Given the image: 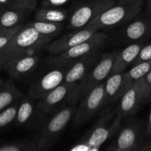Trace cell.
<instances>
[{"instance_id":"1","label":"cell","mask_w":151,"mask_h":151,"mask_svg":"<svg viewBox=\"0 0 151 151\" xmlns=\"http://www.w3.org/2000/svg\"><path fill=\"white\" fill-rule=\"evenodd\" d=\"M53 38L41 35L29 23L24 25L0 50V69L6 63L19 56L38 55Z\"/></svg>"},{"instance_id":"2","label":"cell","mask_w":151,"mask_h":151,"mask_svg":"<svg viewBox=\"0 0 151 151\" xmlns=\"http://www.w3.org/2000/svg\"><path fill=\"white\" fill-rule=\"evenodd\" d=\"M122 119L116 112V108L114 106L106 108L92 128L69 150H99L106 141L116 136L122 125Z\"/></svg>"},{"instance_id":"3","label":"cell","mask_w":151,"mask_h":151,"mask_svg":"<svg viewBox=\"0 0 151 151\" xmlns=\"http://www.w3.org/2000/svg\"><path fill=\"white\" fill-rule=\"evenodd\" d=\"M143 4L144 0H116L86 27L99 30L125 24L139 15Z\"/></svg>"},{"instance_id":"4","label":"cell","mask_w":151,"mask_h":151,"mask_svg":"<svg viewBox=\"0 0 151 151\" xmlns=\"http://www.w3.org/2000/svg\"><path fill=\"white\" fill-rule=\"evenodd\" d=\"M76 106L77 105L66 103L37 131L32 139L37 144L38 151L50 150L54 146L73 118Z\"/></svg>"},{"instance_id":"5","label":"cell","mask_w":151,"mask_h":151,"mask_svg":"<svg viewBox=\"0 0 151 151\" xmlns=\"http://www.w3.org/2000/svg\"><path fill=\"white\" fill-rule=\"evenodd\" d=\"M116 54V52L102 54L98 63L80 81L74 91L68 97L66 103L77 105L90 91L106 81L110 75Z\"/></svg>"},{"instance_id":"6","label":"cell","mask_w":151,"mask_h":151,"mask_svg":"<svg viewBox=\"0 0 151 151\" xmlns=\"http://www.w3.org/2000/svg\"><path fill=\"white\" fill-rule=\"evenodd\" d=\"M123 126H121L116 134V138L107 147L109 151L141 150L144 140L145 129L142 124L132 116L127 118Z\"/></svg>"},{"instance_id":"7","label":"cell","mask_w":151,"mask_h":151,"mask_svg":"<svg viewBox=\"0 0 151 151\" xmlns=\"http://www.w3.org/2000/svg\"><path fill=\"white\" fill-rule=\"evenodd\" d=\"M74 62H63L48 64V70L40 75L30 86L29 97L33 100H40L58 86L64 81L65 76Z\"/></svg>"},{"instance_id":"8","label":"cell","mask_w":151,"mask_h":151,"mask_svg":"<svg viewBox=\"0 0 151 151\" xmlns=\"http://www.w3.org/2000/svg\"><path fill=\"white\" fill-rule=\"evenodd\" d=\"M114 2L115 0H85L82 1L77 4L69 14L66 27L72 30L85 27Z\"/></svg>"},{"instance_id":"9","label":"cell","mask_w":151,"mask_h":151,"mask_svg":"<svg viewBox=\"0 0 151 151\" xmlns=\"http://www.w3.org/2000/svg\"><path fill=\"white\" fill-rule=\"evenodd\" d=\"M151 37V21L147 16L136 17L118 29L111 42L118 47H126L134 43L148 41Z\"/></svg>"},{"instance_id":"10","label":"cell","mask_w":151,"mask_h":151,"mask_svg":"<svg viewBox=\"0 0 151 151\" xmlns=\"http://www.w3.org/2000/svg\"><path fill=\"white\" fill-rule=\"evenodd\" d=\"M105 82L90 91L75 109L73 115V128L78 129L92 119L103 109L105 99Z\"/></svg>"},{"instance_id":"11","label":"cell","mask_w":151,"mask_h":151,"mask_svg":"<svg viewBox=\"0 0 151 151\" xmlns=\"http://www.w3.org/2000/svg\"><path fill=\"white\" fill-rule=\"evenodd\" d=\"M108 36L109 35L107 33L98 30L91 38L69 49L64 52L47 58V64L73 61L75 59L88 54L91 52L101 50L105 47Z\"/></svg>"},{"instance_id":"12","label":"cell","mask_w":151,"mask_h":151,"mask_svg":"<svg viewBox=\"0 0 151 151\" xmlns=\"http://www.w3.org/2000/svg\"><path fill=\"white\" fill-rule=\"evenodd\" d=\"M49 119L48 114L43 111L30 97H24L19 105L16 125L26 130H39Z\"/></svg>"},{"instance_id":"13","label":"cell","mask_w":151,"mask_h":151,"mask_svg":"<svg viewBox=\"0 0 151 151\" xmlns=\"http://www.w3.org/2000/svg\"><path fill=\"white\" fill-rule=\"evenodd\" d=\"M144 79L136 81L119 100L116 112L122 119L133 116L144 105Z\"/></svg>"},{"instance_id":"14","label":"cell","mask_w":151,"mask_h":151,"mask_svg":"<svg viewBox=\"0 0 151 151\" xmlns=\"http://www.w3.org/2000/svg\"><path fill=\"white\" fill-rule=\"evenodd\" d=\"M97 31L98 30L88 27L74 29L72 32L63 35L55 41H52L51 44H49L46 49L52 55H59L88 39Z\"/></svg>"},{"instance_id":"15","label":"cell","mask_w":151,"mask_h":151,"mask_svg":"<svg viewBox=\"0 0 151 151\" xmlns=\"http://www.w3.org/2000/svg\"><path fill=\"white\" fill-rule=\"evenodd\" d=\"M101 50L91 52L75 59L67 71L63 82L78 84L101 58Z\"/></svg>"},{"instance_id":"16","label":"cell","mask_w":151,"mask_h":151,"mask_svg":"<svg viewBox=\"0 0 151 151\" xmlns=\"http://www.w3.org/2000/svg\"><path fill=\"white\" fill-rule=\"evenodd\" d=\"M77 85V83L63 82L45 97L40 99L37 106L47 114H52L66 103L68 97Z\"/></svg>"},{"instance_id":"17","label":"cell","mask_w":151,"mask_h":151,"mask_svg":"<svg viewBox=\"0 0 151 151\" xmlns=\"http://www.w3.org/2000/svg\"><path fill=\"white\" fill-rule=\"evenodd\" d=\"M40 60L38 55L19 56L4 65L3 70L13 78H22L29 75L36 68Z\"/></svg>"},{"instance_id":"18","label":"cell","mask_w":151,"mask_h":151,"mask_svg":"<svg viewBox=\"0 0 151 151\" xmlns=\"http://www.w3.org/2000/svg\"><path fill=\"white\" fill-rule=\"evenodd\" d=\"M147 41H139L126 46L120 52H117L114 59L111 75L125 72L129 66L133 64L142 47Z\"/></svg>"},{"instance_id":"19","label":"cell","mask_w":151,"mask_h":151,"mask_svg":"<svg viewBox=\"0 0 151 151\" xmlns=\"http://www.w3.org/2000/svg\"><path fill=\"white\" fill-rule=\"evenodd\" d=\"M126 92L125 86V72L109 75L105 82V99L103 109L114 106Z\"/></svg>"},{"instance_id":"20","label":"cell","mask_w":151,"mask_h":151,"mask_svg":"<svg viewBox=\"0 0 151 151\" xmlns=\"http://www.w3.org/2000/svg\"><path fill=\"white\" fill-rule=\"evenodd\" d=\"M29 10L21 8L6 9L0 13V31L23 24Z\"/></svg>"},{"instance_id":"21","label":"cell","mask_w":151,"mask_h":151,"mask_svg":"<svg viewBox=\"0 0 151 151\" xmlns=\"http://www.w3.org/2000/svg\"><path fill=\"white\" fill-rule=\"evenodd\" d=\"M69 13L66 10L60 7H42L35 14V20L63 23L67 21Z\"/></svg>"},{"instance_id":"22","label":"cell","mask_w":151,"mask_h":151,"mask_svg":"<svg viewBox=\"0 0 151 151\" xmlns=\"http://www.w3.org/2000/svg\"><path fill=\"white\" fill-rule=\"evenodd\" d=\"M22 93L13 83L7 82L0 88V112L22 97Z\"/></svg>"},{"instance_id":"23","label":"cell","mask_w":151,"mask_h":151,"mask_svg":"<svg viewBox=\"0 0 151 151\" xmlns=\"http://www.w3.org/2000/svg\"><path fill=\"white\" fill-rule=\"evenodd\" d=\"M151 70V59L132 66L131 69L125 72V86L126 91L139 80L144 78Z\"/></svg>"},{"instance_id":"24","label":"cell","mask_w":151,"mask_h":151,"mask_svg":"<svg viewBox=\"0 0 151 151\" xmlns=\"http://www.w3.org/2000/svg\"><path fill=\"white\" fill-rule=\"evenodd\" d=\"M29 24L41 35H46V36H51L53 38L58 36L66 27L64 25V23L38 20H34L33 22H29Z\"/></svg>"},{"instance_id":"25","label":"cell","mask_w":151,"mask_h":151,"mask_svg":"<svg viewBox=\"0 0 151 151\" xmlns=\"http://www.w3.org/2000/svg\"><path fill=\"white\" fill-rule=\"evenodd\" d=\"M0 151H38V148L32 139H24L1 145Z\"/></svg>"},{"instance_id":"26","label":"cell","mask_w":151,"mask_h":151,"mask_svg":"<svg viewBox=\"0 0 151 151\" xmlns=\"http://www.w3.org/2000/svg\"><path fill=\"white\" fill-rule=\"evenodd\" d=\"M19 103H14L4 110L0 112V130L6 128L7 125L15 121L17 115Z\"/></svg>"},{"instance_id":"27","label":"cell","mask_w":151,"mask_h":151,"mask_svg":"<svg viewBox=\"0 0 151 151\" xmlns=\"http://www.w3.org/2000/svg\"><path fill=\"white\" fill-rule=\"evenodd\" d=\"M23 24H21L19 26L16 27L14 28H12V29H6V30L0 31V50L1 49L4 48L6 45L7 44V43L10 41V40L14 36L15 34L18 32L20 29H22V27L24 26Z\"/></svg>"},{"instance_id":"28","label":"cell","mask_w":151,"mask_h":151,"mask_svg":"<svg viewBox=\"0 0 151 151\" xmlns=\"http://www.w3.org/2000/svg\"><path fill=\"white\" fill-rule=\"evenodd\" d=\"M151 59V41L150 42H147L145 44V45L142 47V49L141 50L140 52L139 53L138 56L136 58V60H134V62L133 63L132 66L134 65L137 64V63H139L141 62L145 61V60H148Z\"/></svg>"},{"instance_id":"29","label":"cell","mask_w":151,"mask_h":151,"mask_svg":"<svg viewBox=\"0 0 151 151\" xmlns=\"http://www.w3.org/2000/svg\"><path fill=\"white\" fill-rule=\"evenodd\" d=\"M144 79V105L151 102V70L145 76Z\"/></svg>"},{"instance_id":"30","label":"cell","mask_w":151,"mask_h":151,"mask_svg":"<svg viewBox=\"0 0 151 151\" xmlns=\"http://www.w3.org/2000/svg\"><path fill=\"white\" fill-rule=\"evenodd\" d=\"M16 8L24 9V10H35L37 5V0H13Z\"/></svg>"},{"instance_id":"31","label":"cell","mask_w":151,"mask_h":151,"mask_svg":"<svg viewBox=\"0 0 151 151\" xmlns=\"http://www.w3.org/2000/svg\"><path fill=\"white\" fill-rule=\"evenodd\" d=\"M72 0H43L42 7H60V6L67 4Z\"/></svg>"},{"instance_id":"32","label":"cell","mask_w":151,"mask_h":151,"mask_svg":"<svg viewBox=\"0 0 151 151\" xmlns=\"http://www.w3.org/2000/svg\"><path fill=\"white\" fill-rule=\"evenodd\" d=\"M0 7L4 10L9 8H16L13 0H0Z\"/></svg>"},{"instance_id":"33","label":"cell","mask_w":151,"mask_h":151,"mask_svg":"<svg viewBox=\"0 0 151 151\" xmlns=\"http://www.w3.org/2000/svg\"><path fill=\"white\" fill-rule=\"evenodd\" d=\"M145 134L147 137H151V109L150 114H149L148 119H147L146 128H145Z\"/></svg>"},{"instance_id":"34","label":"cell","mask_w":151,"mask_h":151,"mask_svg":"<svg viewBox=\"0 0 151 151\" xmlns=\"http://www.w3.org/2000/svg\"><path fill=\"white\" fill-rule=\"evenodd\" d=\"M141 151H151V139L144 143Z\"/></svg>"},{"instance_id":"35","label":"cell","mask_w":151,"mask_h":151,"mask_svg":"<svg viewBox=\"0 0 151 151\" xmlns=\"http://www.w3.org/2000/svg\"><path fill=\"white\" fill-rule=\"evenodd\" d=\"M146 16L148 17V19L151 21V0H148L147 4V13Z\"/></svg>"},{"instance_id":"36","label":"cell","mask_w":151,"mask_h":151,"mask_svg":"<svg viewBox=\"0 0 151 151\" xmlns=\"http://www.w3.org/2000/svg\"><path fill=\"white\" fill-rule=\"evenodd\" d=\"M1 86H2V79H1V78L0 77V88H1Z\"/></svg>"},{"instance_id":"37","label":"cell","mask_w":151,"mask_h":151,"mask_svg":"<svg viewBox=\"0 0 151 151\" xmlns=\"http://www.w3.org/2000/svg\"><path fill=\"white\" fill-rule=\"evenodd\" d=\"M2 11H4V10H3V9H1V7H0V12H2Z\"/></svg>"},{"instance_id":"38","label":"cell","mask_w":151,"mask_h":151,"mask_svg":"<svg viewBox=\"0 0 151 151\" xmlns=\"http://www.w3.org/2000/svg\"><path fill=\"white\" fill-rule=\"evenodd\" d=\"M1 13V12H0V13Z\"/></svg>"}]
</instances>
